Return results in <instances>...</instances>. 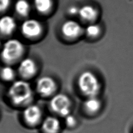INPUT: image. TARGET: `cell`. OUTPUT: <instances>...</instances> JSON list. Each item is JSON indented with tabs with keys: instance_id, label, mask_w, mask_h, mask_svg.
I'll use <instances>...</instances> for the list:
<instances>
[{
	"instance_id": "ffe728a7",
	"label": "cell",
	"mask_w": 133,
	"mask_h": 133,
	"mask_svg": "<svg viewBox=\"0 0 133 133\" xmlns=\"http://www.w3.org/2000/svg\"><path fill=\"white\" fill-rule=\"evenodd\" d=\"M79 8L76 6H71L68 9V13L71 15H79Z\"/></svg>"
},
{
	"instance_id": "7a4b0ae2",
	"label": "cell",
	"mask_w": 133,
	"mask_h": 133,
	"mask_svg": "<svg viewBox=\"0 0 133 133\" xmlns=\"http://www.w3.org/2000/svg\"><path fill=\"white\" fill-rule=\"evenodd\" d=\"M77 85L80 92L87 97L97 96L101 89L98 78L90 71L80 74L77 79Z\"/></svg>"
},
{
	"instance_id": "277c9868",
	"label": "cell",
	"mask_w": 133,
	"mask_h": 133,
	"mask_svg": "<svg viewBox=\"0 0 133 133\" xmlns=\"http://www.w3.org/2000/svg\"><path fill=\"white\" fill-rule=\"evenodd\" d=\"M49 107L52 111L56 115L65 117L70 114L71 101L66 95L58 94L51 98Z\"/></svg>"
},
{
	"instance_id": "30bf717a",
	"label": "cell",
	"mask_w": 133,
	"mask_h": 133,
	"mask_svg": "<svg viewBox=\"0 0 133 133\" xmlns=\"http://www.w3.org/2000/svg\"><path fill=\"white\" fill-rule=\"evenodd\" d=\"M16 28V21L13 16L4 15L0 18V33L4 35L13 34Z\"/></svg>"
},
{
	"instance_id": "8fae6325",
	"label": "cell",
	"mask_w": 133,
	"mask_h": 133,
	"mask_svg": "<svg viewBox=\"0 0 133 133\" xmlns=\"http://www.w3.org/2000/svg\"><path fill=\"white\" fill-rule=\"evenodd\" d=\"M42 129L45 133H58L61 129L60 121L55 116H47L42 122Z\"/></svg>"
},
{
	"instance_id": "2e32d148",
	"label": "cell",
	"mask_w": 133,
	"mask_h": 133,
	"mask_svg": "<svg viewBox=\"0 0 133 133\" xmlns=\"http://www.w3.org/2000/svg\"><path fill=\"white\" fill-rule=\"evenodd\" d=\"M15 72L14 68L9 65L4 66L0 71V77L5 81H11L15 78Z\"/></svg>"
},
{
	"instance_id": "5bb4252c",
	"label": "cell",
	"mask_w": 133,
	"mask_h": 133,
	"mask_svg": "<svg viewBox=\"0 0 133 133\" xmlns=\"http://www.w3.org/2000/svg\"><path fill=\"white\" fill-rule=\"evenodd\" d=\"M15 10L19 15L27 16L29 15L31 7L27 0H17L15 4Z\"/></svg>"
},
{
	"instance_id": "6da1fadb",
	"label": "cell",
	"mask_w": 133,
	"mask_h": 133,
	"mask_svg": "<svg viewBox=\"0 0 133 133\" xmlns=\"http://www.w3.org/2000/svg\"><path fill=\"white\" fill-rule=\"evenodd\" d=\"M8 98L16 106H27L34 98V92L30 84L24 80L14 82L8 91Z\"/></svg>"
},
{
	"instance_id": "8992f818",
	"label": "cell",
	"mask_w": 133,
	"mask_h": 133,
	"mask_svg": "<svg viewBox=\"0 0 133 133\" xmlns=\"http://www.w3.org/2000/svg\"><path fill=\"white\" fill-rule=\"evenodd\" d=\"M23 117L25 123L31 126L38 124L42 117L41 108L35 104H29L23 111Z\"/></svg>"
},
{
	"instance_id": "9a60e30c",
	"label": "cell",
	"mask_w": 133,
	"mask_h": 133,
	"mask_svg": "<svg viewBox=\"0 0 133 133\" xmlns=\"http://www.w3.org/2000/svg\"><path fill=\"white\" fill-rule=\"evenodd\" d=\"M35 9L42 14L46 13L52 6V0H34Z\"/></svg>"
},
{
	"instance_id": "e0dca14e",
	"label": "cell",
	"mask_w": 133,
	"mask_h": 133,
	"mask_svg": "<svg viewBox=\"0 0 133 133\" xmlns=\"http://www.w3.org/2000/svg\"><path fill=\"white\" fill-rule=\"evenodd\" d=\"M86 33L89 37H95L100 32V28L96 24L89 25L86 28Z\"/></svg>"
},
{
	"instance_id": "44dd1931",
	"label": "cell",
	"mask_w": 133,
	"mask_h": 133,
	"mask_svg": "<svg viewBox=\"0 0 133 133\" xmlns=\"http://www.w3.org/2000/svg\"><path fill=\"white\" fill-rule=\"evenodd\" d=\"M0 44H1V41H0Z\"/></svg>"
},
{
	"instance_id": "5b68a950",
	"label": "cell",
	"mask_w": 133,
	"mask_h": 133,
	"mask_svg": "<svg viewBox=\"0 0 133 133\" xmlns=\"http://www.w3.org/2000/svg\"><path fill=\"white\" fill-rule=\"evenodd\" d=\"M57 89V85L53 78L44 76L40 78L37 82V90L44 97L53 95Z\"/></svg>"
},
{
	"instance_id": "7c38bea8",
	"label": "cell",
	"mask_w": 133,
	"mask_h": 133,
	"mask_svg": "<svg viewBox=\"0 0 133 133\" xmlns=\"http://www.w3.org/2000/svg\"><path fill=\"white\" fill-rule=\"evenodd\" d=\"M101 101L97 96L87 97L83 104L85 111L89 114H94L98 112L101 108Z\"/></svg>"
},
{
	"instance_id": "3957f363",
	"label": "cell",
	"mask_w": 133,
	"mask_h": 133,
	"mask_svg": "<svg viewBox=\"0 0 133 133\" xmlns=\"http://www.w3.org/2000/svg\"><path fill=\"white\" fill-rule=\"evenodd\" d=\"M24 51V46L20 40L9 39L5 43L2 47L1 57L7 64H12L21 58Z\"/></svg>"
},
{
	"instance_id": "9c48e42d",
	"label": "cell",
	"mask_w": 133,
	"mask_h": 133,
	"mask_svg": "<svg viewBox=\"0 0 133 133\" xmlns=\"http://www.w3.org/2000/svg\"><path fill=\"white\" fill-rule=\"evenodd\" d=\"M82 27L79 23L75 21L68 20L63 23L61 27V31L65 37L75 38L82 32Z\"/></svg>"
},
{
	"instance_id": "ac0fdd59",
	"label": "cell",
	"mask_w": 133,
	"mask_h": 133,
	"mask_svg": "<svg viewBox=\"0 0 133 133\" xmlns=\"http://www.w3.org/2000/svg\"><path fill=\"white\" fill-rule=\"evenodd\" d=\"M76 122L77 121L75 116L70 115V114H69V115L65 117L66 124L67 125L68 127H74L76 125Z\"/></svg>"
},
{
	"instance_id": "d6986e66",
	"label": "cell",
	"mask_w": 133,
	"mask_h": 133,
	"mask_svg": "<svg viewBox=\"0 0 133 133\" xmlns=\"http://www.w3.org/2000/svg\"><path fill=\"white\" fill-rule=\"evenodd\" d=\"M11 4V0H0V13L5 11Z\"/></svg>"
},
{
	"instance_id": "ba28073f",
	"label": "cell",
	"mask_w": 133,
	"mask_h": 133,
	"mask_svg": "<svg viewBox=\"0 0 133 133\" xmlns=\"http://www.w3.org/2000/svg\"><path fill=\"white\" fill-rule=\"evenodd\" d=\"M37 71V64L32 58H26L21 61L18 66V72L23 78L27 79L32 78L36 74Z\"/></svg>"
},
{
	"instance_id": "4fadbf2b",
	"label": "cell",
	"mask_w": 133,
	"mask_h": 133,
	"mask_svg": "<svg viewBox=\"0 0 133 133\" xmlns=\"http://www.w3.org/2000/svg\"><path fill=\"white\" fill-rule=\"evenodd\" d=\"M79 15L82 19L90 22L96 18L97 11L93 6L90 5H85L79 8Z\"/></svg>"
},
{
	"instance_id": "52a82bcc",
	"label": "cell",
	"mask_w": 133,
	"mask_h": 133,
	"mask_svg": "<svg viewBox=\"0 0 133 133\" xmlns=\"http://www.w3.org/2000/svg\"><path fill=\"white\" fill-rule=\"evenodd\" d=\"M21 33L24 36L29 38L37 37L42 31L41 23L35 19H28L23 22L21 26Z\"/></svg>"
}]
</instances>
